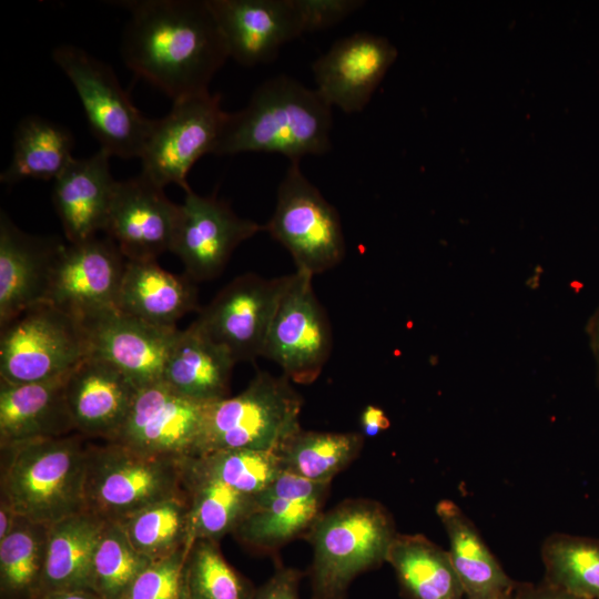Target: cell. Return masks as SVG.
<instances>
[{"label":"cell","instance_id":"1","mask_svg":"<svg viewBox=\"0 0 599 599\" xmlns=\"http://www.w3.org/2000/svg\"><path fill=\"white\" fill-rule=\"evenodd\" d=\"M120 4L130 11L121 42L128 68L173 101L209 92L230 55L207 0Z\"/></svg>","mask_w":599,"mask_h":599},{"label":"cell","instance_id":"2","mask_svg":"<svg viewBox=\"0 0 599 599\" xmlns=\"http://www.w3.org/2000/svg\"><path fill=\"white\" fill-rule=\"evenodd\" d=\"M332 106L314 89L278 74L261 83L248 103L227 113L213 154L278 153L290 162L332 149Z\"/></svg>","mask_w":599,"mask_h":599},{"label":"cell","instance_id":"3","mask_svg":"<svg viewBox=\"0 0 599 599\" xmlns=\"http://www.w3.org/2000/svg\"><path fill=\"white\" fill-rule=\"evenodd\" d=\"M84 438L73 433L1 447V502L45 526L85 510Z\"/></svg>","mask_w":599,"mask_h":599},{"label":"cell","instance_id":"4","mask_svg":"<svg viewBox=\"0 0 599 599\" xmlns=\"http://www.w3.org/2000/svg\"><path fill=\"white\" fill-rule=\"evenodd\" d=\"M396 534L390 514L372 499H349L321 514L307 536L312 599H344L357 575L386 561Z\"/></svg>","mask_w":599,"mask_h":599},{"label":"cell","instance_id":"5","mask_svg":"<svg viewBox=\"0 0 599 599\" xmlns=\"http://www.w3.org/2000/svg\"><path fill=\"white\" fill-rule=\"evenodd\" d=\"M302 406L285 375L257 372L236 396L205 405L196 456L237 448L275 451L301 429Z\"/></svg>","mask_w":599,"mask_h":599},{"label":"cell","instance_id":"6","mask_svg":"<svg viewBox=\"0 0 599 599\" xmlns=\"http://www.w3.org/2000/svg\"><path fill=\"white\" fill-rule=\"evenodd\" d=\"M183 460L105 441L88 445L85 510L120 521L141 508L185 493Z\"/></svg>","mask_w":599,"mask_h":599},{"label":"cell","instance_id":"7","mask_svg":"<svg viewBox=\"0 0 599 599\" xmlns=\"http://www.w3.org/2000/svg\"><path fill=\"white\" fill-rule=\"evenodd\" d=\"M88 356L81 322L49 303L27 309L0 337V380L38 383L68 375Z\"/></svg>","mask_w":599,"mask_h":599},{"label":"cell","instance_id":"8","mask_svg":"<svg viewBox=\"0 0 599 599\" xmlns=\"http://www.w3.org/2000/svg\"><path fill=\"white\" fill-rule=\"evenodd\" d=\"M264 227L288 251L298 272L314 276L337 266L345 256L339 214L306 179L300 162L290 163Z\"/></svg>","mask_w":599,"mask_h":599},{"label":"cell","instance_id":"9","mask_svg":"<svg viewBox=\"0 0 599 599\" xmlns=\"http://www.w3.org/2000/svg\"><path fill=\"white\" fill-rule=\"evenodd\" d=\"M52 59L75 89L101 149L111 156L140 158L152 120L133 105L113 70L71 44L57 47Z\"/></svg>","mask_w":599,"mask_h":599},{"label":"cell","instance_id":"10","mask_svg":"<svg viewBox=\"0 0 599 599\" xmlns=\"http://www.w3.org/2000/svg\"><path fill=\"white\" fill-rule=\"evenodd\" d=\"M227 112L210 91L173 101L171 111L152 120L140 154L143 176L161 187L190 189L186 176L203 155L214 152Z\"/></svg>","mask_w":599,"mask_h":599},{"label":"cell","instance_id":"11","mask_svg":"<svg viewBox=\"0 0 599 599\" xmlns=\"http://www.w3.org/2000/svg\"><path fill=\"white\" fill-rule=\"evenodd\" d=\"M312 280L307 273L291 274L262 352V357L276 363L296 384L316 380L333 347L331 323Z\"/></svg>","mask_w":599,"mask_h":599},{"label":"cell","instance_id":"12","mask_svg":"<svg viewBox=\"0 0 599 599\" xmlns=\"http://www.w3.org/2000/svg\"><path fill=\"white\" fill-rule=\"evenodd\" d=\"M290 277L240 275L200 311L195 322L235 363L254 362L262 356L268 327Z\"/></svg>","mask_w":599,"mask_h":599},{"label":"cell","instance_id":"13","mask_svg":"<svg viewBox=\"0 0 599 599\" xmlns=\"http://www.w3.org/2000/svg\"><path fill=\"white\" fill-rule=\"evenodd\" d=\"M261 231L264 225L238 216L215 194L202 196L190 187L180 204L170 252L193 281H206L220 275L234 250Z\"/></svg>","mask_w":599,"mask_h":599},{"label":"cell","instance_id":"14","mask_svg":"<svg viewBox=\"0 0 599 599\" xmlns=\"http://www.w3.org/2000/svg\"><path fill=\"white\" fill-rule=\"evenodd\" d=\"M205 405L180 394L163 380L141 387L112 441L149 455L176 459L194 457Z\"/></svg>","mask_w":599,"mask_h":599},{"label":"cell","instance_id":"15","mask_svg":"<svg viewBox=\"0 0 599 599\" xmlns=\"http://www.w3.org/2000/svg\"><path fill=\"white\" fill-rule=\"evenodd\" d=\"M123 257L109 237L63 244L44 303L78 319L115 307L126 264Z\"/></svg>","mask_w":599,"mask_h":599},{"label":"cell","instance_id":"16","mask_svg":"<svg viewBox=\"0 0 599 599\" xmlns=\"http://www.w3.org/2000/svg\"><path fill=\"white\" fill-rule=\"evenodd\" d=\"M88 355L100 357L138 388L161 382L169 351L179 332L133 317L113 307L79 319Z\"/></svg>","mask_w":599,"mask_h":599},{"label":"cell","instance_id":"17","mask_svg":"<svg viewBox=\"0 0 599 599\" xmlns=\"http://www.w3.org/2000/svg\"><path fill=\"white\" fill-rule=\"evenodd\" d=\"M142 174L118 181L104 232L129 261H156L171 250L180 205Z\"/></svg>","mask_w":599,"mask_h":599},{"label":"cell","instance_id":"18","mask_svg":"<svg viewBox=\"0 0 599 599\" xmlns=\"http://www.w3.org/2000/svg\"><path fill=\"white\" fill-rule=\"evenodd\" d=\"M397 58V49L380 35L356 32L338 39L312 65L315 90L332 108L362 112Z\"/></svg>","mask_w":599,"mask_h":599},{"label":"cell","instance_id":"19","mask_svg":"<svg viewBox=\"0 0 599 599\" xmlns=\"http://www.w3.org/2000/svg\"><path fill=\"white\" fill-rule=\"evenodd\" d=\"M230 58L243 67L272 62L303 33L294 0H207Z\"/></svg>","mask_w":599,"mask_h":599},{"label":"cell","instance_id":"20","mask_svg":"<svg viewBox=\"0 0 599 599\" xmlns=\"http://www.w3.org/2000/svg\"><path fill=\"white\" fill-rule=\"evenodd\" d=\"M329 483L312 481L283 471L253 496L250 512L234 530L244 544L271 549L307 531L322 514Z\"/></svg>","mask_w":599,"mask_h":599},{"label":"cell","instance_id":"21","mask_svg":"<svg viewBox=\"0 0 599 599\" xmlns=\"http://www.w3.org/2000/svg\"><path fill=\"white\" fill-rule=\"evenodd\" d=\"M138 387L109 362L88 355L65 380V400L75 433L112 441L121 430Z\"/></svg>","mask_w":599,"mask_h":599},{"label":"cell","instance_id":"22","mask_svg":"<svg viewBox=\"0 0 599 599\" xmlns=\"http://www.w3.org/2000/svg\"><path fill=\"white\" fill-rule=\"evenodd\" d=\"M58 237L21 231L0 213V327L34 305L44 303L59 250Z\"/></svg>","mask_w":599,"mask_h":599},{"label":"cell","instance_id":"23","mask_svg":"<svg viewBox=\"0 0 599 599\" xmlns=\"http://www.w3.org/2000/svg\"><path fill=\"white\" fill-rule=\"evenodd\" d=\"M110 158L101 148L88 158H74L53 181L52 202L68 243L90 240L105 230L118 184Z\"/></svg>","mask_w":599,"mask_h":599},{"label":"cell","instance_id":"24","mask_svg":"<svg viewBox=\"0 0 599 599\" xmlns=\"http://www.w3.org/2000/svg\"><path fill=\"white\" fill-rule=\"evenodd\" d=\"M68 375L24 384L0 380V447L75 433L64 393Z\"/></svg>","mask_w":599,"mask_h":599},{"label":"cell","instance_id":"25","mask_svg":"<svg viewBox=\"0 0 599 599\" xmlns=\"http://www.w3.org/2000/svg\"><path fill=\"white\" fill-rule=\"evenodd\" d=\"M190 276L175 275L156 261L126 260L115 308L161 327H176L197 309V290Z\"/></svg>","mask_w":599,"mask_h":599},{"label":"cell","instance_id":"26","mask_svg":"<svg viewBox=\"0 0 599 599\" xmlns=\"http://www.w3.org/2000/svg\"><path fill=\"white\" fill-rule=\"evenodd\" d=\"M235 361L194 321L179 331L169 351L162 380L180 394L209 404L229 397Z\"/></svg>","mask_w":599,"mask_h":599},{"label":"cell","instance_id":"27","mask_svg":"<svg viewBox=\"0 0 599 599\" xmlns=\"http://www.w3.org/2000/svg\"><path fill=\"white\" fill-rule=\"evenodd\" d=\"M449 541V556L465 599H509L517 581L502 569L473 521L453 500L436 505Z\"/></svg>","mask_w":599,"mask_h":599},{"label":"cell","instance_id":"28","mask_svg":"<svg viewBox=\"0 0 599 599\" xmlns=\"http://www.w3.org/2000/svg\"><path fill=\"white\" fill-rule=\"evenodd\" d=\"M106 520L82 510L48 527L41 582L48 592L90 590L93 556Z\"/></svg>","mask_w":599,"mask_h":599},{"label":"cell","instance_id":"29","mask_svg":"<svg viewBox=\"0 0 599 599\" xmlns=\"http://www.w3.org/2000/svg\"><path fill=\"white\" fill-rule=\"evenodd\" d=\"M386 561L408 599H465L448 550L423 535L396 534Z\"/></svg>","mask_w":599,"mask_h":599},{"label":"cell","instance_id":"30","mask_svg":"<svg viewBox=\"0 0 599 599\" xmlns=\"http://www.w3.org/2000/svg\"><path fill=\"white\" fill-rule=\"evenodd\" d=\"M72 133L40 115H27L13 133V153L0 181L13 185L28 179L55 180L74 159Z\"/></svg>","mask_w":599,"mask_h":599},{"label":"cell","instance_id":"31","mask_svg":"<svg viewBox=\"0 0 599 599\" xmlns=\"http://www.w3.org/2000/svg\"><path fill=\"white\" fill-rule=\"evenodd\" d=\"M183 486L190 504V545L234 531L250 512L253 496L207 475L192 457L183 460Z\"/></svg>","mask_w":599,"mask_h":599},{"label":"cell","instance_id":"32","mask_svg":"<svg viewBox=\"0 0 599 599\" xmlns=\"http://www.w3.org/2000/svg\"><path fill=\"white\" fill-rule=\"evenodd\" d=\"M359 433H321L302 428L276 450L283 471L302 478L331 483L359 454L363 446Z\"/></svg>","mask_w":599,"mask_h":599},{"label":"cell","instance_id":"33","mask_svg":"<svg viewBox=\"0 0 599 599\" xmlns=\"http://www.w3.org/2000/svg\"><path fill=\"white\" fill-rule=\"evenodd\" d=\"M118 522L131 545L152 561L190 545V504L186 491L150 504Z\"/></svg>","mask_w":599,"mask_h":599},{"label":"cell","instance_id":"34","mask_svg":"<svg viewBox=\"0 0 599 599\" xmlns=\"http://www.w3.org/2000/svg\"><path fill=\"white\" fill-rule=\"evenodd\" d=\"M540 554L545 581L581 599H599V539L556 532Z\"/></svg>","mask_w":599,"mask_h":599},{"label":"cell","instance_id":"35","mask_svg":"<svg viewBox=\"0 0 599 599\" xmlns=\"http://www.w3.org/2000/svg\"><path fill=\"white\" fill-rule=\"evenodd\" d=\"M252 586L223 558L215 541L195 540L187 554L183 599H252Z\"/></svg>","mask_w":599,"mask_h":599},{"label":"cell","instance_id":"36","mask_svg":"<svg viewBox=\"0 0 599 599\" xmlns=\"http://www.w3.org/2000/svg\"><path fill=\"white\" fill-rule=\"evenodd\" d=\"M152 562L135 550L118 522L106 521L93 556L91 591L101 599H121Z\"/></svg>","mask_w":599,"mask_h":599},{"label":"cell","instance_id":"37","mask_svg":"<svg viewBox=\"0 0 599 599\" xmlns=\"http://www.w3.org/2000/svg\"><path fill=\"white\" fill-rule=\"evenodd\" d=\"M192 458L207 475L251 496L265 489L283 473L280 458L272 450L225 449Z\"/></svg>","mask_w":599,"mask_h":599},{"label":"cell","instance_id":"38","mask_svg":"<svg viewBox=\"0 0 599 599\" xmlns=\"http://www.w3.org/2000/svg\"><path fill=\"white\" fill-rule=\"evenodd\" d=\"M48 527L18 517L11 531L0 539L2 587L19 592L42 580Z\"/></svg>","mask_w":599,"mask_h":599},{"label":"cell","instance_id":"39","mask_svg":"<svg viewBox=\"0 0 599 599\" xmlns=\"http://www.w3.org/2000/svg\"><path fill=\"white\" fill-rule=\"evenodd\" d=\"M191 547L153 561L131 583L121 599H183V576Z\"/></svg>","mask_w":599,"mask_h":599},{"label":"cell","instance_id":"40","mask_svg":"<svg viewBox=\"0 0 599 599\" xmlns=\"http://www.w3.org/2000/svg\"><path fill=\"white\" fill-rule=\"evenodd\" d=\"M303 33L321 31L344 21L364 6L362 0H294Z\"/></svg>","mask_w":599,"mask_h":599},{"label":"cell","instance_id":"41","mask_svg":"<svg viewBox=\"0 0 599 599\" xmlns=\"http://www.w3.org/2000/svg\"><path fill=\"white\" fill-rule=\"evenodd\" d=\"M301 572L294 568H278L252 599H301Z\"/></svg>","mask_w":599,"mask_h":599},{"label":"cell","instance_id":"42","mask_svg":"<svg viewBox=\"0 0 599 599\" xmlns=\"http://www.w3.org/2000/svg\"><path fill=\"white\" fill-rule=\"evenodd\" d=\"M509 599H581L570 595L547 581L540 583L518 582Z\"/></svg>","mask_w":599,"mask_h":599},{"label":"cell","instance_id":"43","mask_svg":"<svg viewBox=\"0 0 599 599\" xmlns=\"http://www.w3.org/2000/svg\"><path fill=\"white\" fill-rule=\"evenodd\" d=\"M390 422L384 410L374 405H367L361 414L363 434L369 437L378 435L389 427Z\"/></svg>","mask_w":599,"mask_h":599},{"label":"cell","instance_id":"44","mask_svg":"<svg viewBox=\"0 0 599 599\" xmlns=\"http://www.w3.org/2000/svg\"><path fill=\"white\" fill-rule=\"evenodd\" d=\"M587 333L589 337L591 353L593 355L596 364L597 383L599 386V306L587 324Z\"/></svg>","mask_w":599,"mask_h":599},{"label":"cell","instance_id":"45","mask_svg":"<svg viewBox=\"0 0 599 599\" xmlns=\"http://www.w3.org/2000/svg\"><path fill=\"white\" fill-rule=\"evenodd\" d=\"M42 599H101L90 590H65L48 592Z\"/></svg>","mask_w":599,"mask_h":599},{"label":"cell","instance_id":"46","mask_svg":"<svg viewBox=\"0 0 599 599\" xmlns=\"http://www.w3.org/2000/svg\"><path fill=\"white\" fill-rule=\"evenodd\" d=\"M18 517L3 502L0 506V539L4 538L13 528Z\"/></svg>","mask_w":599,"mask_h":599}]
</instances>
